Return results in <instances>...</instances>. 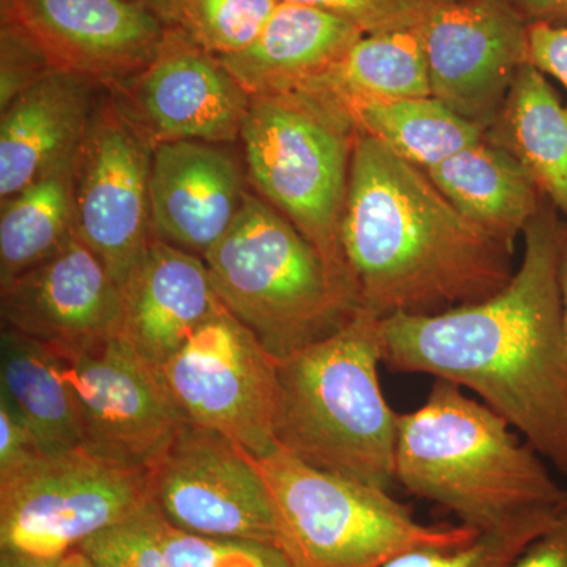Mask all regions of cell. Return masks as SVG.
I'll return each instance as SVG.
<instances>
[{
	"instance_id": "cell-40",
	"label": "cell",
	"mask_w": 567,
	"mask_h": 567,
	"mask_svg": "<svg viewBox=\"0 0 567 567\" xmlns=\"http://www.w3.org/2000/svg\"><path fill=\"white\" fill-rule=\"evenodd\" d=\"M62 567H93L91 559L85 557L84 554L80 550V548H73L69 554L63 558Z\"/></svg>"
},
{
	"instance_id": "cell-6",
	"label": "cell",
	"mask_w": 567,
	"mask_h": 567,
	"mask_svg": "<svg viewBox=\"0 0 567 567\" xmlns=\"http://www.w3.org/2000/svg\"><path fill=\"white\" fill-rule=\"evenodd\" d=\"M252 461L274 507L276 550L289 567H383L406 551L480 535L421 524L388 488L315 468L281 447Z\"/></svg>"
},
{
	"instance_id": "cell-22",
	"label": "cell",
	"mask_w": 567,
	"mask_h": 567,
	"mask_svg": "<svg viewBox=\"0 0 567 567\" xmlns=\"http://www.w3.org/2000/svg\"><path fill=\"white\" fill-rule=\"evenodd\" d=\"M486 136L505 148L567 221V104L525 63Z\"/></svg>"
},
{
	"instance_id": "cell-17",
	"label": "cell",
	"mask_w": 567,
	"mask_h": 567,
	"mask_svg": "<svg viewBox=\"0 0 567 567\" xmlns=\"http://www.w3.org/2000/svg\"><path fill=\"white\" fill-rule=\"evenodd\" d=\"M240 166L223 144L159 142L151 175L153 237L204 257L245 204Z\"/></svg>"
},
{
	"instance_id": "cell-11",
	"label": "cell",
	"mask_w": 567,
	"mask_h": 567,
	"mask_svg": "<svg viewBox=\"0 0 567 567\" xmlns=\"http://www.w3.org/2000/svg\"><path fill=\"white\" fill-rule=\"evenodd\" d=\"M147 475L153 505L173 527L278 547L270 495L252 454L218 432L186 420Z\"/></svg>"
},
{
	"instance_id": "cell-8",
	"label": "cell",
	"mask_w": 567,
	"mask_h": 567,
	"mask_svg": "<svg viewBox=\"0 0 567 567\" xmlns=\"http://www.w3.org/2000/svg\"><path fill=\"white\" fill-rule=\"evenodd\" d=\"M152 503L147 470L82 447L43 454L0 477V548L66 555Z\"/></svg>"
},
{
	"instance_id": "cell-10",
	"label": "cell",
	"mask_w": 567,
	"mask_h": 567,
	"mask_svg": "<svg viewBox=\"0 0 567 567\" xmlns=\"http://www.w3.org/2000/svg\"><path fill=\"white\" fill-rule=\"evenodd\" d=\"M159 369L186 420L252 456L278 447V358L224 306Z\"/></svg>"
},
{
	"instance_id": "cell-26",
	"label": "cell",
	"mask_w": 567,
	"mask_h": 567,
	"mask_svg": "<svg viewBox=\"0 0 567 567\" xmlns=\"http://www.w3.org/2000/svg\"><path fill=\"white\" fill-rule=\"evenodd\" d=\"M74 159L2 200L0 287L55 256L76 237Z\"/></svg>"
},
{
	"instance_id": "cell-38",
	"label": "cell",
	"mask_w": 567,
	"mask_h": 567,
	"mask_svg": "<svg viewBox=\"0 0 567 567\" xmlns=\"http://www.w3.org/2000/svg\"><path fill=\"white\" fill-rule=\"evenodd\" d=\"M132 2L155 13L169 28H175L183 0H132Z\"/></svg>"
},
{
	"instance_id": "cell-2",
	"label": "cell",
	"mask_w": 567,
	"mask_h": 567,
	"mask_svg": "<svg viewBox=\"0 0 567 567\" xmlns=\"http://www.w3.org/2000/svg\"><path fill=\"white\" fill-rule=\"evenodd\" d=\"M341 246L358 305L380 319L477 303L516 271L514 246L470 221L424 169L360 132Z\"/></svg>"
},
{
	"instance_id": "cell-31",
	"label": "cell",
	"mask_w": 567,
	"mask_h": 567,
	"mask_svg": "<svg viewBox=\"0 0 567 567\" xmlns=\"http://www.w3.org/2000/svg\"><path fill=\"white\" fill-rule=\"evenodd\" d=\"M305 3L354 22L368 33L399 31L424 24L447 0H281Z\"/></svg>"
},
{
	"instance_id": "cell-24",
	"label": "cell",
	"mask_w": 567,
	"mask_h": 567,
	"mask_svg": "<svg viewBox=\"0 0 567 567\" xmlns=\"http://www.w3.org/2000/svg\"><path fill=\"white\" fill-rule=\"evenodd\" d=\"M339 103L349 112L358 132L375 137L424 171L483 140L487 132L483 126L465 121L434 96Z\"/></svg>"
},
{
	"instance_id": "cell-32",
	"label": "cell",
	"mask_w": 567,
	"mask_h": 567,
	"mask_svg": "<svg viewBox=\"0 0 567 567\" xmlns=\"http://www.w3.org/2000/svg\"><path fill=\"white\" fill-rule=\"evenodd\" d=\"M2 76L0 104L3 107L55 69L39 44L17 25L2 21Z\"/></svg>"
},
{
	"instance_id": "cell-12",
	"label": "cell",
	"mask_w": 567,
	"mask_h": 567,
	"mask_svg": "<svg viewBox=\"0 0 567 567\" xmlns=\"http://www.w3.org/2000/svg\"><path fill=\"white\" fill-rule=\"evenodd\" d=\"M54 354L73 402L82 450L147 470L186 421L162 369L121 338Z\"/></svg>"
},
{
	"instance_id": "cell-27",
	"label": "cell",
	"mask_w": 567,
	"mask_h": 567,
	"mask_svg": "<svg viewBox=\"0 0 567 567\" xmlns=\"http://www.w3.org/2000/svg\"><path fill=\"white\" fill-rule=\"evenodd\" d=\"M281 0H183L175 29L216 59L259 39Z\"/></svg>"
},
{
	"instance_id": "cell-28",
	"label": "cell",
	"mask_w": 567,
	"mask_h": 567,
	"mask_svg": "<svg viewBox=\"0 0 567 567\" xmlns=\"http://www.w3.org/2000/svg\"><path fill=\"white\" fill-rule=\"evenodd\" d=\"M566 506L536 511L506 527L480 533L461 546L416 548L383 567H509Z\"/></svg>"
},
{
	"instance_id": "cell-34",
	"label": "cell",
	"mask_w": 567,
	"mask_h": 567,
	"mask_svg": "<svg viewBox=\"0 0 567 567\" xmlns=\"http://www.w3.org/2000/svg\"><path fill=\"white\" fill-rule=\"evenodd\" d=\"M43 454L28 425L0 401V477L18 472Z\"/></svg>"
},
{
	"instance_id": "cell-5",
	"label": "cell",
	"mask_w": 567,
	"mask_h": 567,
	"mask_svg": "<svg viewBox=\"0 0 567 567\" xmlns=\"http://www.w3.org/2000/svg\"><path fill=\"white\" fill-rule=\"evenodd\" d=\"M203 259L224 308L278 360L334 333L360 308L352 284L252 193Z\"/></svg>"
},
{
	"instance_id": "cell-18",
	"label": "cell",
	"mask_w": 567,
	"mask_h": 567,
	"mask_svg": "<svg viewBox=\"0 0 567 567\" xmlns=\"http://www.w3.org/2000/svg\"><path fill=\"white\" fill-rule=\"evenodd\" d=\"M122 293L117 338L156 368L223 308L203 257L155 237Z\"/></svg>"
},
{
	"instance_id": "cell-4",
	"label": "cell",
	"mask_w": 567,
	"mask_h": 567,
	"mask_svg": "<svg viewBox=\"0 0 567 567\" xmlns=\"http://www.w3.org/2000/svg\"><path fill=\"white\" fill-rule=\"evenodd\" d=\"M380 364L382 319L364 308L278 360L276 446L315 468L390 491L399 413L383 395Z\"/></svg>"
},
{
	"instance_id": "cell-23",
	"label": "cell",
	"mask_w": 567,
	"mask_h": 567,
	"mask_svg": "<svg viewBox=\"0 0 567 567\" xmlns=\"http://www.w3.org/2000/svg\"><path fill=\"white\" fill-rule=\"evenodd\" d=\"M0 401L28 425L44 454L81 447L73 402L58 357L7 328L0 333Z\"/></svg>"
},
{
	"instance_id": "cell-13",
	"label": "cell",
	"mask_w": 567,
	"mask_h": 567,
	"mask_svg": "<svg viewBox=\"0 0 567 567\" xmlns=\"http://www.w3.org/2000/svg\"><path fill=\"white\" fill-rule=\"evenodd\" d=\"M528 25L506 0H447L424 24L432 96L488 128L528 63Z\"/></svg>"
},
{
	"instance_id": "cell-19",
	"label": "cell",
	"mask_w": 567,
	"mask_h": 567,
	"mask_svg": "<svg viewBox=\"0 0 567 567\" xmlns=\"http://www.w3.org/2000/svg\"><path fill=\"white\" fill-rule=\"evenodd\" d=\"M104 85L70 70H52L21 92L0 118V197L28 188L76 158Z\"/></svg>"
},
{
	"instance_id": "cell-30",
	"label": "cell",
	"mask_w": 567,
	"mask_h": 567,
	"mask_svg": "<svg viewBox=\"0 0 567 567\" xmlns=\"http://www.w3.org/2000/svg\"><path fill=\"white\" fill-rule=\"evenodd\" d=\"M162 548L166 567H289L274 548L193 535L164 517Z\"/></svg>"
},
{
	"instance_id": "cell-36",
	"label": "cell",
	"mask_w": 567,
	"mask_h": 567,
	"mask_svg": "<svg viewBox=\"0 0 567 567\" xmlns=\"http://www.w3.org/2000/svg\"><path fill=\"white\" fill-rule=\"evenodd\" d=\"M522 17L532 18V24L567 25V0H513Z\"/></svg>"
},
{
	"instance_id": "cell-15",
	"label": "cell",
	"mask_w": 567,
	"mask_h": 567,
	"mask_svg": "<svg viewBox=\"0 0 567 567\" xmlns=\"http://www.w3.org/2000/svg\"><path fill=\"white\" fill-rule=\"evenodd\" d=\"M2 21L17 25L55 69L117 87L147 69L169 25L132 0H0Z\"/></svg>"
},
{
	"instance_id": "cell-9",
	"label": "cell",
	"mask_w": 567,
	"mask_h": 567,
	"mask_svg": "<svg viewBox=\"0 0 567 567\" xmlns=\"http://www.w3.org/2000/svg\"><path fill=\"white\" fill-rule=\"evenodd\" d=\"M155 145L110 89L99 96L74 159V234L121 289L153 240Z\"/></svg>"
},
{
	"instance_id": "cell-39",
	"label": "cell",
	"mask_w": 567,
	"mask_h": 567,
	"mask_svg": "<svg viewBox=\"0 0 567 567\" xmlns=\"http://www.w3.org/2000/svg\"><path fill=\"white\" fill-rule=\"evenodd\" d=\"M559 284H561L563 315H565V330L567 342V226L563 238L561 260H559Z\"/></svg>"
},
{
	"instance_id": "cell-37",
	"label": "cell",
	"mask_w": 567,
	"mask_h": 567,
	"mask_svg": "<svg viewBox=\"0 0 567 567\" xmlns=\"http://www.w3.org/2000/svg\"><path fill=\"white\" fill-rule=\"evenodd\" d=\"M65 555H39L22 550H2L0 567H62Z\"/></svg>"
},
{
	"instance_id": "cell-3",
	"label": "cell",
	"mask_w": 567,
	"mask_h": 567,
	"mask_svg": "<svg viewBox=\"0 0 567 567\" xmlns=\"http://www.w3.org/2000/svg\"><path fill=\"white\" fill-rule=\"evenodd\" d=\"M514 431L456 383L435 380L423 405L399 415L394 481L477 533L567 505V488Z\"/></svg>"
},
{
	"instance_id": "cell-21",
	"label": "cell",
	"mask_w": 567,
	"mask_h": 567,
	"mask_svg": "<svg viewBox=\"0 0 567 567\" xmlns=\"http://www.w3.org/2000/svg\"><path fill=\"white\" fill-rule=\"evenodd\" d=\"M425 173L462 215L511 246L546 200L524 167L486 134Z\"/></svg>"
},
{
	"instance_id": "cell-1",
	"label": "cell",
	"mask_w": 567,
	"mask_h": 567,
	"mask_svg": "<svg viewBox=\"0 0 567 567\" xmlns=\"http://www.w3.org/2000/svg\"><path fill=\"white\" fill-rule=\"evenodd\" d=\"M566 224L544 203L498 292L439 315L382 319L383 364L473 391L567 476V342L559 260Z\"/></svg>"
},
{
	"instance_id": "cell-25",
	"label": "cell",
	"mask_w": 567,
	"mask_h": 567,
	"mask_svg": "<svg viewBox=\"0 0 567 567\" xmlns=\"http://www.w3.org/2000/svg\"><path fill=\"white\" fill-rule=\"evenodd\" d=\"M424 24L361 37L341 61L300 91L324 92L339 102L432 96Z\"/></svg>"
},
{
	"instance_id": "cell-29",
	"label": "cell",
	"mask_w": 567,
	"mask_h": 567,
	"mask_svg": "<svg viewBox=\"0 0 567 567\" xmlns=\"http://www.w3.org/2000/svg\"><path fill=\"white\" fill-rule=\"evenodd\" d=\"M163 516L155 505L85 539L80 550L93 567H166Z\"/></svg>"
},
{
	"instance_id": "cell-33",
	"label": "cell",
	"mask_w": 567,
	"mask_h": 567,
	"mask_svg": "<svg viewBox=\"0 0 567 567\" xmlns=\"http://www.w3.org/2000/svg\"><path fill=\"white\" fill-rule=\"evenodd\" d=\"M528 63L557 80L567 92V25H528Z\"/></svg>"
},
{
	"instance_id": "cell-16",
	"label": "cell",
	"mask_w": 567,
	"mask_h": 567,
	"mask_svg": "<svg viewBox=\"0 0 567 567\" xmlns=\"http://www.w3.org/2000/svg\"><path fill=\"white\" fill-rule=\"evenodd\" d=\"M123 293L76 237L55 256L0 287L2 328L58 354L117 338Z\"/></svg>"
},
{
	"instance_id": "cell-7",
	"label": "cell",
	"mask_w": 567,
	"mask_h": 567,
	"mask_svg": "<svg viewBox=\"0 0 567 567\" xmlns=\"http://www.w3.org/2000/svg\"><path fill=\"white\" fill-rule=\"evenodd\" d=\"M357 133L349 112L333 96L293 91L251 96L240 134L259 196L350 284L341 223Z\"/></svg>"
},
{
	"instance_id": "cell-20",
	"label": "cell",
	"mask_w": 567,
	"mask_h": 567,
	"mask_svg": "<svg viewBox=\"0 0 567 567\" xmlns=\"http://www.w3.org/2000/svg\"><path fill=\"white\" fill-rule=\"evenodd\" d=\"M363 35L354 22L333 11L281 2L251 47L218 61L249 96L300 91Z\"/></svg>"
},
{
	"instance_id": "cell-14",
	"label": "cell",
	"mask_w": 567,
	"mask_h": 567,
	"mask_svg": "<svg viewBox=\"0 0 567 567\" xmlns=\"http://www.w3.org/2000/svg\"><path fill=\"white\" fill-rule=\"evenodd\" d=\"M112 89L155 144L240 140L251 96L215 55L169 28L155 61Z\"/></svg>"
},
{
	"instance_id": "cell-35",
	"label": "cell",
	"mask_w": 567,
	"mask_h": 567,
	"mask_svg": "<svg viewBox=\"0 0 567 567\" xmlns=\"http://www.w3.org/2000/svg\"><path fill=\"white\" fill-rule=\"evenodd\" d=\"M509 567H567V506Z\"/></svg>"
}]
</instances>
